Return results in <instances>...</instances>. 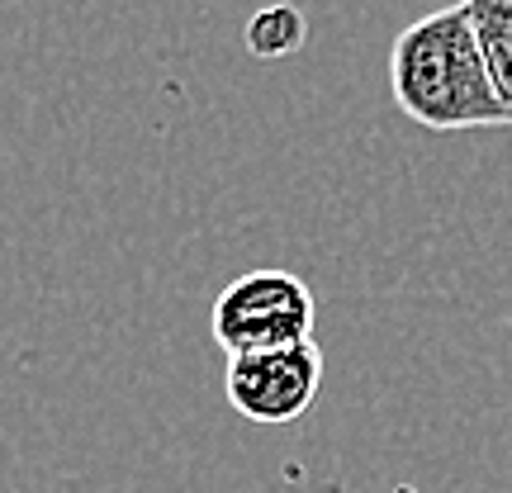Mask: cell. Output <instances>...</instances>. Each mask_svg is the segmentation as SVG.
I'll list each match as a JSON object with an SVG mask.
<instances>
[{
	"mask_svg": "<svg viewBox=\"0 0 512 493\" xmlns=\"http://www.w3.org/2000/svg\"><path fill=\"white\" fill-rule=\"evenodd\" d=\"M318 384H323V351H318V342L233 356L228 370H223L228 403L238 408L242 418L261 422V427H285V422L304 418L313 399H318Z\"/></svg>",
	"mask_w": 512,
	"mask_h": 493,
	"instance_id": "obj_3",
	"label": "cell"
},
{
	"mask_svg": "<svg viewBox=\"0 0 512 493\" xmlns=\"http://www.w3.org/2000/svg\"><path fill=\"white\" fill-rule=\"evenodd\" d=\"M460 5L479 38V53L489 62L498 100L512 114V0H460Z\"/></svg>",
	"mask_w": 512,
	"mask_h": 493,
	"instance_id": "obj_4",
	"label": "cell"
},
{
	"mask_svg": "<svg viewBox=\"0 0 512 493\" xmlns=\"http://www.w3.org/2000/svg\"><path fill=\"white\" fill-rule=\"evenodd\" d=\"M389 91L413 124L460 133V128L512 124L494 91L489 62L465 19V5H441L413 19L389 48Z\"/></svg>",
	"mask_w": 512,
	"mask_h": 493,
	"instance_id": "obj_1",
	"label": "cell"
},
{
	"mask_svg": "<svg viewBox=\"0 0 512 493\" xmlns=\"http://www.w3.org/2000/svg\"><path fill=\"white\" fill-rule=\"evenodd\" d=\"M309 38V24H304V10L290 5V0H275V5H261L252 19H247V53L252 57H290L304 48Z\"/></svg>",
	"mask_w": 512,
	"mask_h": 493,
	"instance_id": "obj_5",
	"label": "cell"
},
{
	"mask_svg": "<svg viewBox=\"0 0 512 493\" xmlns=\"http://www.w3.org/2000/svg\"><path fill=\"white\" fill-rule=\"evenodd\" d=\"M313 323H318L313 290L294 271H280V266L238 275L214 299V313H209V332L228 351V361L313 342Z\"/></svg>",
	"mask_w": 512,
	"mask_h": 493,
	"instance_id": "obj_2",
	"label": "cell"
}]
</instances>
